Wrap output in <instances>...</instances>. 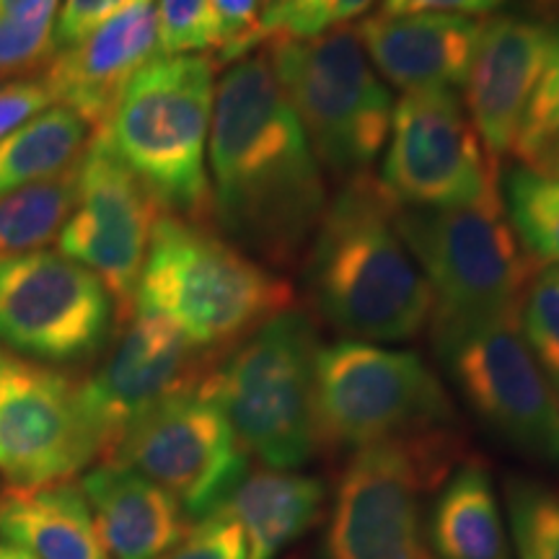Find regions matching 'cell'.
<instances>
[{
  "label": "cell",
  "mask_w": 559,
  "mask_h": 559,
  "mask_svg": "<svg viewBox=\"0 0 559 559\" xmlns=\"http://www.w3.org/2000/svg\"><path fill=\"white\" fill-rule=\"evenodd\" d=\"M207 160L213 215L236 247L264 267L296 262L330 200L309 138L264 52L230 62L221 75Z\"/></svg>",
  "instance_id": "1"
},
{
  "label": "cell",
  "mask_w": 559,
  "mask_h": 559,
  "mask_svg": "<svg viewBox=\"0 0 559 559\" xmlns=\"http://www.w3.org/2000/svg\"><path fill=\"white\" fill-rule=\"evenodd\" d=\"M396 207L373 174L342 181L306 249L313 304L353 340H412L430 321V285L400 236Z\"/></svg>",
  "instance_id": "2"
},
{
  "label": "cell",
  "mask_w": 559,
  "mask_h": 559,
  "mask_svg": "<svg viewBox=\"0 0 559 559\" xmlns=\"http://www.w3.org/2000/svg\"><path fill=\"white\" fill-rule=\"evenodd\" d=\"M132 309L160 313L194 347L223 355L293 309V288L207 223L160 213Z\"/></svg>",
  "instance_id": "3"
},
{
  "label": "cell",
  "mask_w": 559,
  "mask_h": 559,
  "mask_svg": "<svg viewBox=\"0 0 559 559\" xmlns=\"http://www.w3.org/2000/svg\"><path fill=\"white\" fill-rule=\"evenodd\" d=\"M396 228L432 293V342L445 355L479 326L521 319L534 277L500 190L461 207H396Z\"/></svg>",
  "instance_id": "4"
},
{
  "label": "cell",
  "mask_w": 559,
  "mask_h": 559,
  "mask_svg": "<svg viewBox=\"0 0 559 559\" xmlns=\"http://www.w3.org/2000/svg\"><path fill=\"white\" fill-rule=\"evenodd\" d=\"M213 99V58L158 55L138 70L96 132L160 210L194 223H207L213 215L207 177Z\"/></svg>",
  "instance_id": "5"
},
{
  "label": "cell",
  "mask_w": 559,
  "mask_h": 559,
  "mask_svg": "<svg viewBox=\"0 0 559 559\" xmlns=\"http://www.w3.org/2000/svg\"><path fill=\"white\" fill-rule=\"evenodd\" d=\"M317 349L311 321L290 309L218 355L198 389L218 404L241 451L270 469H298L319 449Z\"/></svg>",
  "instance_id": "6"
},
{
  "label": "cell",
  "mask_w": 559,
  "mask_h": 559,
  "mask_svg": "<svg viewBox=\"0 0 559 559\" xmlns=\"http://www.w3.org/2000/svg\"><path fill=\"white\" fill-rule=\"evenodd\" d=\"M264 55L319 166L342 181L370 174L386 148L394 99L370 66L358 29L340 26L306 39L270 37Z\"/></svg>",
  "instance_id": "7"
},
{
  "label": "cell",
  "mask_w": 559,
  "mask_h": 559,
  "mask_svg": "<svg viewBox=\"0 0 559 559\" xmlns=\"http://www.w3.org/2000/svg\"><path fill=\"white\" fill-rule=\"evenodd\" d=\"M459 459L451 425L353 451L337 485L326 559H436L423 534V498Z\"/></svg>",
  "instance_id": "8"
},
{
  "label": "cell",
  "mask_w": 559,
  "mask_h": 559,
  "mask_svg": "<svg viewBox=\"0 0 559 559\" xmlns=\"http://www.w3.org/2000/svg\"><path fill=\"white\" fill-rule=\"evenodd\" d=\"M313 415L321 449L358 451L451 425L453 404L419 355L342 340L317 349Z\"/></svg>",
  "instance_id": "9"
},
{
  "label": "cell",
  "mask_w": 559,
  "mask_h": 559,
  "mask_svg": "<svg viewBox=\"0 0 559 559\" xmlns=\"http://www.w3.org/2000/svg\"><path fill=\"white\" fill-rule=\"evenodd\" d=\"M115 319L102 280L60 251L0 257V342L26 360H86L109 340Z\"/></svg>",
  "instance_id": "10"
},
{
  "label": "cell",
  "mask_w": 559,
  "mask_h": 559,
  "mask_svg": "<svg viewBox=\"0 0 559 559\" xmlns=\"http://www.w3.org/2000/svg\"><path fill=\"white\" fill-rule=\"evenodd\" d=\"M381 185L400 205L461 207L500 190V160L487 153L456 91H417L394 104Z\"/></svg>",
  "instance_id": "11"
},
{
  "label": "cell",
  "mask_w": 559,
  "mask_h": 559,
  "mask_svg": "<svg viewBox=\"0 0 559 559\" xmlns=\"http://www.w3.org/2000/svg\"><path fill=\"white\" fill-rule=\"evenodd\" d=\"M107 461L166 489L192 521L213 513L249 469L226 415L200 391L140 417Z\"/></svg>",
  "instance_id": "12"
},
{
  "label": "cell",
  "mask_w": 559,
  "mask_h": 559,
  "mask_svg": "<svg viewBox=\"0 0 559 559\" xmlns=\"http://www.w3.org/2000/svg\"><path fill=\"white\" fill-rule=\"evenodd\" d=\"M81 381L34 360L0 366V477L9 487L60 485L99 459Z\"/></svg>",
  "instance_id": "13"
},
{
  "label": "cell",
  "mask_w": 559,
  "mask_h": 559,
  "mask_svg": "<svg viewBox=\"0 0 559 559\" xmlns=\"http://www.w3.org/2000/svg\"><path fill=\"white\" fill-rule=\"evenodd\" d=\"M166 213L143 181L99 135L79 164V198L58 236L62 257L94 272L109 290L117 317L128 319L158 215Z\"/></svg>",
  "instance_id": "14"
},
{
  "label": "cell",
  "mask_w": 559,
  "mask_h": 559,
  "mask_svg": "<svg viewBox=\"0 0 559 559\" xmlns=\"http://www.w3.org/2000/svg\"><path fill=\"white\" fill-rule=\"evenodd\" d=\"M99 368L81 381L83 404L107 461L124 432L158 404L192 394L218 355L194 347L160 313L132 309Z\"/></svg>",
  "instance_id": "15"
},
{
  "label": "cell",
  "mask_w": 559,
  "mask_h": 559,
  "mask_svg": "<svg viewBox=\"0 0 559 559\" xmlns=\"http://www.w3.org/2000/svg\"><path fill=\"white\" fill-rule=\"evenodd\" d=\"M461 394L489 430L531 459L559 461V394L521 334V319H500L459 340L443 355Z\"/></svg>",
  "instance_id": "16"
},
{
  "label": "cell",
  "mask_w": 559,
  "mask_h": 559,
  "mask_svg": "<svg viewBox=\"0 0 559 559\" xmlns=\"http://www.w3.org/2000/svg\"><path fill=\"white\" fill-rule=\"evenodd\" d=\"M555 29L544 21L495 16L481 21L466 75L464 109L492 158L513 153L523 115L547 66Z\"/></svg>",
  "instance_id": "17"
},
{
  "label": "cell",
  "mask_w": 559,
  "mask_h": 559,
  "mask_svg": "<svg viewBox=\"0 0 559 559\" xmlns=\"http://www.w3.org/2000/svg\"><path fill=\"white\" fill-rule=\"evenodd\" d=\"M153 58H158L156 3L143 0L83 39L55 50L39 75L50 88L52 104L75 111L96 135L128 83Z\"/></svg>",
  "instance_id": "18"
},
{
  "label": "cell",
  "mask_w": 559,
  "mask_h": 559,
  "mask_svg": "<svg viewBox=\"0 0 559 559\" xmlns=\"http://www.w3.org/2000/svg\"><path fill=\"white\" fill-rule=\"evenodd\" d=\"M479 32L481 21L451 13H376L358 26L370 66L404 94L464 86Z\"/></svg>",
  "instance_id": "19"
},
{
  "label": "cell",
  "mask_w": 559,
  "mask_h": 559,
  "mask_svg": "<svg viewBox=\"0 0 559 559\" xmlns=\"http://www.w3.org/2000/svg\"><path fill=\"white\" fill-rule=\"evenodd\" d=\"M79 487L111 559H160L190 531L179 502L128 466L102 461Z\"/></svg>",
  "instance_id": "20"
},
{
  "label": "cell",
  "mask_w": 559,
  "mask_h": 559,
  "mask_svg": "<svg viewBox=\"0 0 559 559\" xmlns=\"http://www.w3.org/2000/svg\"><path fill=\"white\" fill-rule=\"evenodd\" d=\"M324 485L293 469H247L221 510L239 523L249 559H277L319 521Z\"/></svg>",
  "instance_id": "21"
},
{
  "label": "cell",
  "mask_w": 559,
  "mask_h": 559,
  "mask_svg": "<svg viewBox=\"0 0 559 559\" xmlns=\"http://www.w3.org/2000/svg\"><path fill=\"white\" fill-rule=\"evenodd\" d=\"M0 539L29 549L37 559H111L96 534L86 495L70 481L3 489Z\"/></svg>",
  "instance_id": "22"
},
{
  "label": "cell",
  "mask_w": 559,
  "mask_h": 559,
  "mask_svg": "<svg viewBox=\"0 0 559 559\" xmlns=\"http://www.w3.org/2000/svg\"><path fill=\"white\" fill-rule=\"evenodd\" d=\"M438 559H510L498 495L481 464H459L436 502L430 526Z\"/></svg>",
  "instance_id": "23"
},
{
  "label": "cell",
  "mask_w": 559,
  "mask_h": 559,
  "mask_svg": "<svg viewBox=\"0 0 559 559\" xmlns=\"http://www.w3.org/2000/svg\"><path fill=\"white\" fill-rule=\"evenodd\" d=\"M94 130L75 111L52 104L0 140V194L73 169Z\"/></svg>",
  "instance_id": "24"
},
{
  "label": "cell",
  "mask_w": 559,
  "mask_h": 559,
  "mask_svg": "<svg viewBox=\"0 0 559 559\" xmlns=\"http://www.w3.org/2000/svg\"><path fill=\"white\" fill-rule=\"evenodd\" d=\"M79 164L0 194V257L41 251L58 239L79 198Z\"/></svg>",
  "instance_id": "25"
},
{
  "label": "cell",
  "mask_w": 559,
  "mask_h": 559,
  "mask_svg": "<svg viewBox=\"0 0 559 559\" xmlns=\"http://www.w3.org/2000/svg\"><path fill=\"white\" fill-rule=\"evenodd\" d=\"M510 228L534 264L559 262V179L513 169L502 185Z\"/></svg>",
  "instance_id": "26"
},
{
  "label": "cell",
  "mask_w": 559,
  "mask_h": 559,
  "mask_svg": "<svg viewBox=\"0 0 559 559\" xmlns=\"http://www.w3.org/2000/svg\"><path fill=\"white\" fill-rule=\"evenodd\" d=\"M60 0H26L0 13V79H29L45 70L55 52Z\"/></svg>",
  "instance_id": "27"
},
{
  "label": "cell",
  "mask_w": 559,
  "mask_h": 559,
  "mask_svg": "<svg viewBox=\"0 0 559 559\" xmlns=\"http://www.w3.org/2000/svg\"><path fill=\"white\" fill-rule=\"evenodd\" d=\"M508 513L519 559H559V495L513 479L508 485Z\"/></svg>",
  "instance_id": "28"
},
{
  "label": "cell",
  "mask_w": 559,
  "mask_h": 559,
  "mask_svg": "<svg viewBox=\"0 0 559 559\" xmlns=\"http://www.w3.org/2000/svg\"><path fill=\"white\" fill-rule=\"evenodd\" d=\"M521 334L559 394V272L547 267L531 277L521 304Z\"/></svg>",
  "instance_id": "29"
},
{
  "label": "cell",
  "mask_w": 559,
  "mask_h": 559,
  "mask_svg": "<svg viewBox=\"0 0 559 559\" xmlns=\"http://www.w3.org/2000/svg\"><path fill=\"white\" fill-rule=\"evenodd\" d=\"M376 0H267L262 29L270 37H319L347 26L370 11Z\"/></svg>",
  "instance_id": "30"
},
{
  "label": "cell",
  "mask_w": 559,
  "mask_h": 559,
  "mask_svg": "<svg viewBox=\"0 0 559 559\" xmlns=\"http://www.w3.org/2000/svg\"><path fill=\"white\" fill-rule=\"evenodd\" d=\"M158 55H205L218 50V16L213 0H158Z\"/></svg>",
  "instance_id": "31"
},
{
  "label": "cell",
  "mask_w": 559,
  "mask_h": 559,
  "mask_svg": "<svg viewBox=\"0 0 559 559\" xmlns=\"http://www.w3.org/2000/svg\"><path fill=\"white\" fill-rule=\"evenodd\" d=\"M555 143H559V29H555V37H551L547 66L515 135L513 156L531 166Z\"/></svg>",
  "instance_id": "32"
},
{
  "label": "cell",
  "mask_w": 559,
  "mask_h": 559,
  "mask_svg": "<svg viewBox=\"0 0 559 559\" xmlns=\"http://www.w3.org/2000/svg\"><path fill=\"white\" fill-rule=\"evenodd\" d=\"M160 559H249L243 531L226 510L215 508L187 531V536Z\"/></svg>",
  "instance_id": "33"
},
{
  "label": "cell",
  "mask_w": 559,
  "mask_h": 559,
  "mask_svg": "<svg viewBox=\"0 0 559 559\" xmlns=\"http://www.w3.org/2000/svg\"><path fill=\"white\" fill-rule=\"evenodd\" d=\"M218 16V62H236L264 41L262 19L267 0H213Z\"/></svg>",
  "instance_id": "34"
},
{
  "label": "cell",
  "mask_w": 559,
  "mask_h": 559,
  "mask_svg": "<svg viewBox=\"0 0 559 559\" xmlns=\"http://www.w3.org/2000/svg\"><path fill=\"white\" fill-rule=\"evenodd\" d=\"M138 3H143V0H62L58 21H55V50L83 39L104 21Z\"/></svg>",
  "instance_id": "35"
},
{
  "label": "cell",
  "mask_w": 559,
  "mask_h": 559,
  "mask_svg": "<svg viewBox=\"0 0 559 559\" xmlns=\"http://www.w3.org/2000/svg\"><path fill=\"white\" fill-rule=\"evenodd\" d=\"M47 107H52V96L41 79L29 75L5 81L0 86V140Z\"/></svg>",
  "instance_id": "36"
},
{
  "label": "cell",
  "mask_w": 559,
  "mask_h": 559,
  "mask_svg": "<svg viewBox=\"0 0 559 559\" xmlns=\"http://www.w3.org/2000/svg\"><path fill=\"white\" fill-rule=\"evenodd\" d=\"M506 0H383L381 13L389 16H412V13H451V16H474L498 9Z\"/></svg>",
  "instance_id": "37"
},
{
  "label": "cell",
  "mask_w": 559,
  "mask_h": 559,
  "mask_svg": "<svg viewBox=\"0 0 559 559\" xmlns=\"http://www.w3.org/2000/svg\"><path fill=\"white\" fill-rule=\"evenodd\" d=\"M528 169H534V171H539V174H547V177L559 179V143H555V145H551V148L544 151L542 156L528 166Z\"/></svg>",
  "instance_id": "38"
},
{
  "label": "cell",
  "mask_w": 559,
  "mask_h": 559,
  "mask_svg": "<svg viewBox=\"0 0 559 559\" xmlns=\"http://www.w3.org/2000/svg\"><path fill=\"white\" fill-rule=\"evenodd\" d=\"M0 559H37L29 549L19 547V544L0 539Z\"/></svg>",
  "instance_id": "39"
},
{
  "label": "cell",
  "mask_w": 559,
  "mask_h": 559,
  "mask_svg": "<svg viewBox=\"0 0 559 559\" xmlns=\"http://www.w3.org/2000/svg\"><path fill=\"white\" fill-rule=\"evenodd\" d=\"M21 3H26V0H0V13L16 9V5H21Z\"/></svg>",
  "instance_id": "40"
},
{
  "label": "cell",
  "mask_w": 559,
  "mask_h": 559,
  "mask_svg": "<svg viewBox=\"0 0 559 559\" xmlns=\"http://www.w3.org/2000/svg\"><path fill=\"white\" fill-rule=\"evenodd\" d=\"M5 358H9V355H5V353H3V349H0V366H3V362H5Z\"/></svg>",
  "instance_id": "41"
},
{
  "label": "cell",
  "mask_w": 559,
  "mask_h": 559,
  "mask_svg": "<svg viewBox=\"0 0 559 559\" xmlns=\"http://www.w3.org/2000/svg\"><path fill=\"white\" fill-rule=\"evenodd\" d=\"M557 272H559V264H557Z\"/></svg>",
  "instance_id": "42"
}]
</instances>
